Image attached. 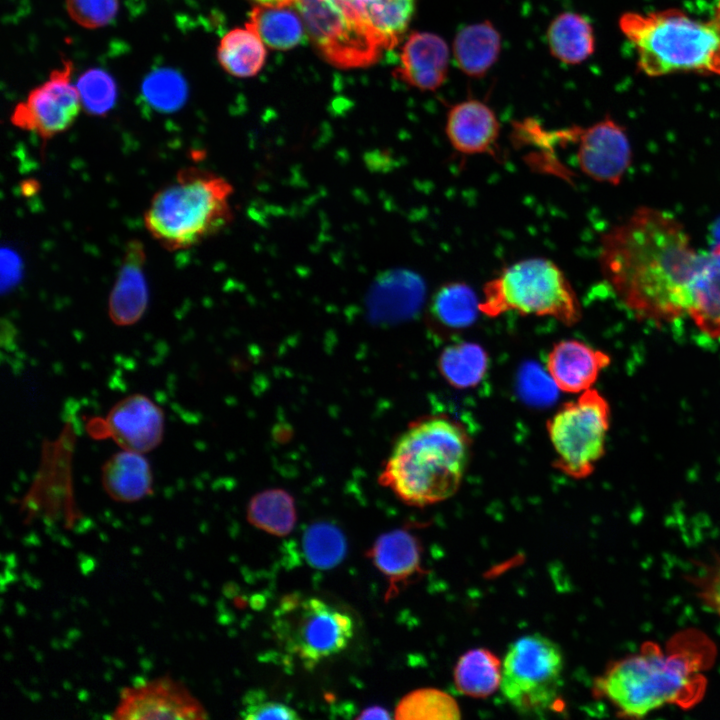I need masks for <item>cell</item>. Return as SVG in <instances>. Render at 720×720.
<instances>
[{
	"label": "cell",
	"mask_w": 720,
	"mask_h": 720,
	"mask_svg": "<svg viewBox=\"0 0 720 720\" xmlns=\"http://www.w3.org/2000/svg\"><path fill=\"white\" fill-rule=\"evenodd\" d=\"M714 651L710 639L697 631L678 634L666 648L646 642L638 652L608 664L594 680L593 694L622 718H643L673 705L689 709L704 696V671Z\"/></svg>",
	"instance_id": "cell-2"
},
{
	"label": "cell",
	"mask_w": 720,
	"mask_h": 720,
	"mask_svg": "<svg viewBox=\"0 0 720 720\" xmlns=\"http://www.w3.org/2000/svg\"><path fill=\"white\" fill-rule=\"evenodd\" d=\"M272 630L282 649L304 668L343 652L355 634L353 617L315 596H283L273 612Z\"/></svg>",
	"instance_id": "cell-7"
},
{
	"label": "cell",
	"mask_w": 720,
	"mask_h": 720,
	"mask_svg": "<svg viewBox=\"0 0 720 720\" xmlns=\"http://www.w3.org/2000/svg\"><path fill=\"white\" fill-rule=\"evenodd\" d=\"M258 5H290L294 4L296 0H251Z\"/></svg>",
	"instance_id": "cell-40"
},
{
	"label": "cell",
	"mask_w": 720,
	"mask_h": 720,
	"mask_svg": "<svg viewBox=\"0 0 720 720\" xmlns=\"http://www.w3.org/2000/svg\"><path fill=\"white\" fill-rule=\"evenodd\" d=\"M416 0H361L366 23L380 37L386 49L395 47L407 30Z\"/></svg>",
	"instance_id": "cell-30"
},
{
	"label": "cell",
	"mask_w": 720,
	"mask_h": 720,
	"mask_svg": "<svg viewBox=\"0 0 720 720\" xmlns=\"http://www.w3.org/2000/svg\"><path fill=\"white\" fill-rule=\"evenodd\" d=\"M711 253L720 256V239L716 242L715 246L713 247V250Z\"/></svg>",
	"instance_id": "cell-41"
},
{
	"label": "cell",
	"mask_w": 720,
	"mask_h": 720,
	"mask_svg": "<svg viewBox=\"0 0 720 720\" xmlns=\"http://www.w3.org/2000/svg\"><path fill=\"white\" fill-rule=\"evenodd\" d=\"M618 24L634 46L637 66L645 75L720 76V37L708 21L669 8L646 14L626 12Z\"/></svg>",
	"instance_id": "cell-5"
},
{
	"label": "cell",
	"mask_w": 720,
	"mask_h": 720,
	"mask_svg": "<svg viewBox=\"0 0 720 720\" xmlns=\"http://www.w3.org/2000/svg\"><path fill=\"white\" fill-rule=\"evenodd\" d=\"M445 134L451 147L461 155H494L500 123L487 103L468 98L449 106Z\"/></svg>",
	"instance_id": "cell-15"
},
{
	"label": "cell",
	"mask_w": 720,
	"mask_h": 720,
	"mask_svg": "<svg viewBox=\"0 0 720 720\" xmlns=\"http://www.w3.org/2000/svg\"><path fill=\"white\" fill-rule=\"evenodd\" d=\"M708 23L720 37V0L716 2L712 12V17L708 20Z\"/></svg>",
	"instance_id": "cell-39"
},
{
	"label": "cell",
	"mask_w": 720,
	"mask_h": 720,
	"mask_svg": "<svg viewBox=\"0 0 720 720\" xmlns=\"http://www.w3.org/2000/svg\"><path fill=\"white\" fill-rule=\"evenodd\" d=\"M502 39L488 20L463 26L452 43V55L457 67L467 76L483 77L500 56Z\"/></svg>",
	"instance_id": "cell-22"
},
{
	"label": "cell",
	"mask_w": 720,
	"mask_h": 720,
	"mask_svg": "<svg viewBox=\"0 0 720 720\" xmlns=\"http://www.w3.org/2000/svg\"><path fill=\"white\" fill-rule=\"evenodd\" d=\"M480 312L498 317L507 312L551 317L566 325L582 317L579 298L564 271L551 259L529 257L513 262L482 289Z\"/></svg>",
	"instance_id": "cell-6"
},
{
	"label": "cell",
	"mask_w": 720,
	"mask_h": 720,
	"mask_svg": "<svg viewBox=\"0 0 720 720\" xmlns=\"http://www.w3.org/2000/svg\"><path fill=\"white\" fill-rule=\"evenodd\" d=\"M291 5H257L250 12L246 26L270 48H294L303 43L307 31L300 13Z\"/></svg>",
	"instance_id": "cell-24"
},
{
	"label": "cell",
	"mask_w": 720,
	"mask_h": 720,
	"mask_svg": "<svg viewBox=\"0 0 720 720\" xmlns=\"http://www.w3.org/2000/svg\"><path fill=\"white\" fill-rule=\"evenodd\" d=\"M142 95L156 111L170 113L183 106L188 96V87L184 77L176 70L159 68L144 79Z\"/></svg>",
	"instance_id": "cell-33"
},
{
	"label": "cell",
	"mask_w": 720,
	"mask_h": 720,
	"mask_svg": "<svg viewBox=\"0 0 720 720\" xmlns=\"http://www.w3.org/2000/svg\"><path fill=\"white\" fill-rule=\"evenodd\" d=\"M240 715L248 720L299 719L297 711L284 703L270 700L260 690H251L243 699Z\"/></svg>",
	"instance_id": "cell-36"
},
{
	"label": "cell",
	"mask_w": 720,
	"mask_h": 720,
	"mask_svg": "<svg viewBox=\"0 0 720 720\" xmlns=\"http://www.w3.org/2000/svg\"><path fill=\"white\" fill-rule=\"evenodd\" d=\"M82 107L90 114L103 116L114 106L117 86L106 71L93 68L85 71L76 83Z\"/></svg>",
	"instance_id": "cell-34"
},
{
	"label": "cell",
	"mask_w": 720,
	"mask_h": 720,
	"mask_svg": "<svg viewBox=\"0 0 720 720\" xmlns=\"http://www.w3.org/2000/svg\"><path fill=\"white\" fill-rule=\"evenodd\" d=\"M110 718L198 720L207 711L182 681L166 674L122 688Z\"/></svg>",
	"instance_id": "cell-13"
},
{
	"label": "cell",
	"mask_w": 720,
	"mask_h": 720,
	"mask_svg": "<svg viewBox=\"0 0 720 720\" xmlns=\"http://www.w3.org/2000/svg\"><path fill=\"white\" fill-rule=\"evenodd\" d=\"M368 557L389 583L386 599L397 594L421 569V546L417 538L404 529L380 535Z\"/></svg>",
	"instance_id": "cell-19"
},
{
	"label": "cell",
	"mask_w": 720,
	"mask_h": 720,
	"mask_svg": "<svg viewBox=\"0 0 720 720\" xmlns=\"http://www.w3.org/2000/svg\"><path fill=\"white\" fill-rule=\"evenodd\" d=\"M247 519L254 527L274 536H286L296 523L294 498L284 489L264 490L248 504Z\"/></svg>",
	"instance_id": "cell-29"
},
{
	"label": "cell",
	"mask_w": 720,
	"mask_h": 720,
	"mask_svg": "<svg viewBox=\"0 0 720 720\" xmlns=\"http://www.w3.org/2000/svg\"><path fill=\"white\" fill-rule=\"evenodd\" d=\"M293 5L311 41L330 64L366 67L376 63L386 49L368 24L331 0H296Z\"/></svg>",
	"instance_id": "cell-10"
},
{
	"label": "cell",
	"mask_w": 720,
	"mask_h": 720,
	"mask_svg": "<svg viewBox=\"0 0 720 720\" xmlns=\"http://www.w3.org/2000/svg\"><path fill=\"white\" fill-rule=\"evenodd\" d=\"M305 561L316 569H331L345 557L347 542L343 532L331 523L310 525L302 535Z\"/></svg>",
	"instance_id": "cell-31"
},
{
	"label": "cell",
	"mask_w": 720,
	"mask_h": 720,
	"mask_svg": "<svg viewBox=\"0 0 720 720\" xmlns=\"http://www.w3.org/2000/svg\"><path fill=\"white\" fill-rule=\"evenodd\" d=\"M471 452L472 438L458 420L446 414L422 416L393 443L379 483L410 506L445 501L460 488Z\"/></svg>",
	"instance_id": "cell-3"
},
{
	"label": "cell",
	"mask_w": 720,
	"mask_h": 720,
	"mask_svg": "<svg viewBox=\"0 0 720 720\" xmlns=\"http://www.w3.org/2000/svg\"><path fill=\"white\" fill-rule=\"evenodd\" d=\"M217 60L229 74L247 78L256 75L266 60V48L259 35L245 25L227 32L217 49Z\"/></svg>",
	"instance_id": "cell-27"
},
{
	"label": "cell",
	"mask_w": 720,
	"mask_h": 720,
	"mask_svg": "<svg viewBox=\"0 0 720 720\" xmlns=\"http://www.w3.org/2000/svg\"><path fill=\"white\" fill-rule=\"evenodd\" d=\"M546 40L551 55L567 65L583 63L595 50L593 27L576 12L566 11L554 17L547 28Z\"/></svg>",
	"instance_id": "cell-23"
},
{
	"label": "cell",
	"mask_w": 720,
	"mask_h": 720,
	"mask_svg": "<svg viewBox=\"0 0 720 720\" xmlns=\"http://www.w3.org/2000/svg\"><path fill=\"white\" fill-rule=\"evenodd\" d=\"M396 719H458L456 700L436 688H420L405 695L395 708Z\"/></svg>",
	"instance_id": "cell-32"
},
{
	"label": "cell",
	"mask_w": 720,
	"mask_h": 720,
	"mask_svg": "<svg viewBox=\"0 0 720 720\" xmlns=\"http://www.w3.org/2000/svg\"><path fill=\"white\" fill-rule=\"evenodd\" d=\"M694 583L699 599L720 617V558L706 566Z\"/></svg>",
	"instance_id": "cell-37"
},
{
	"label": "cell",
	"mask_w": 720,
	"mask_h": 720,
	"mask_svg": "<svg viewBox=\"0 0 720 720\" xmlns=\"http://www.w3.org/2000/svg\"><path fill=\"white\" fill-rule=\"evenodd\" d=\"M610 418L608 401L594 388L562 404L546 423L553 466L573 479L590 476L604 456Z\"/></svg>",
	"instance_id": "cell-9"
},
{
	"label": "cell",
	"mask_w": 720,
	"mask_h": 720,
	"mask_svg": "<svg viewBox=\"0 0 720 720\" xmlns=\"http://www.w3.org/2000/svg\"><path fill=\"white\" fill-rule=\"evenodd\" d=\"M564 658L557 643L538 633L524 635L507 649L500 689L521 715L543 717L557 707Z\"/></svg>",
	"instance_id": "cell-8"
},
{
	"label": "cell",
	"mask_w": 720,
	"mask_h": 720,
	"mask_svg": "<svg viewBox=\"0 0 720 720\" xmlns=\"http://www.w3.org/2000/svg\"><path fill=\"white\" fill-rule=\"evenodd\" d=\"M702 255L671 213L640 206L600 237L601 274L637 318L669 323L687 313Z\"/></svg>",
	"instance_id": "cell-1"
},
{
	"label": "cell",
	"mask_w": 720,
	"mask_h": 720,
	"mask_svg": "<svg viewBox=\"0 0 720 720\" xmlns=\"http://www.w3.org/2000/svg\"><path fill=\"white\" fill-rule=\"evenodd\" d=\"M357 719H390L391 715L388 711L380 706H371L364 709Z\"/></svg>",
	"instance_id": "cell-38"
},
{
	"label": "cell",
	"mask_w": 720,
	"mask_h": 720,
	"mask_svg": "<svg viewBox=\"0 0 720 720\" xmlns=\"http://www.w3.org/2000/svg\"><path fill=\"white\" fill-rule=\"evenodd\" d=\"M164 413L149 397L134 393L116 402L105 417L87 423L97 440L111 438L121 448L138 453L155 449L164 435Z\"/></svg>",
	"instance_id": "cell-14"
},
{
	"label": "cell",
	"mask_w": 720,
	"mask_h": 720,
	"mask_svg": "<svg viewBox=\"0 0 720 720\" xmlns=\"http://www.w3.org/2000/svg\"><path fill=\"white\" fill-rule=\"evenodd\" d=\"M610 356L578 339L555 343L546 357V371L562 392L580 394L593 388L600 373L609 366Z\"/></svg>",
	"instance_id": "cell-16"
},
{
	"label": "cell",
	"mask_w": 720,
	"mask_h": 720,
	"mask_svg": "<svg viewBox=\"0 0 720 720\" xmlns=\"http://www.w3.org/2000/svg\"><path fill=\"white\" fill-rule=\"evenodd\" d=\"M560 142L576 145V162L588 178L619 185L633 161L632 145L626 129L610 116L589 125L558 130Z\"/></svg>",
	"instance_id": "cell-12"
},
{
	"label": "cell",
	"mask_w": 720,
	"mask_h": 720,
	"mask_svg": "<svg viewBox=\"0 0 720 720\" xmlns=\"http://www.w3.org/2000/svg\"><path fill=\"white\" fill-rule=\"evenodd\" d=\"M233 194L223 176L194 166L180 169L153 195L144 213L145 228L168 251L194 247L232 222Z\"/></svg>",
	"instance_id": "cell-4"
},
{
	"label": "cell",
	"mask_w": 720,
	"mask_h": 720,
	"mask_svg": "<svg viewBox=\"0 0 720 720\" xmlns=\"http://www.w3.org/2000/svg\"><path fill=\"white\" fill-rule=\"evenodd\" d=\"M73 70L72 61L62 59L60 67L53 69L45 82L16 104L10 116L11 123L43 140L68 130L82 108L77 86L71 80Z\"/></svg>",
	"instance_id": "cell-11"
},
{
	"label": "cell",
	"mask_w": 720,
	"mask_h": 720,
	"mask_svg": "<svg viewBox=\"0 0 720 720\" xmlns=\"http://www.w3.org/2000/svg\"><path fill=\"white\" fill-rule=\"evenodd\" d=\"M488 354L476 343L447 346L440 354L438 368L448 384L458 389L478 385L488 371Z\"/></svg>",
	"instance_id": "cell-28"
},
{
	"label": "cell",
	"mask_w": 720,
	"mask_h": 720,
	"mask_svg": "<svg viewBox=\"0 0 720 720\" xmlns=\"http://www.w3.org/2000/svg\"><path fill=\"white\" fill-rule=\"evenodd\" d=\"M70 18L78 25L96 29L112 22L119 9L118 0H65Z\"/></svg>",
	"instance_id": "cell-35"
},
{
	"label": "cell",
	"mask_w": 720,
	"mask_h": 720,
	"mask_svg": "<svg viewBox=\"0 0 720 720\" xmlns=\"http://www.w3.org/2000/svg\"><path fill=\"white\" fill-rule=\"evenodd\" d=\"M480 299L465 282L450 281L442 284L432 296L429 315L433 324L444 330L455 331L471 326L480 312Z\"/></svg>",
	"instance_id": "cell-25"
},
{
	"label": "cell",
	"mask_w": 720,
	"mask_h": 720,
	"mask_svg": "<svg viewBox=\"0 0 720 720\" xmlns=\"http://www.w3.org/2000/svg\"><path fill=\"white\" fill-rule=\"evenodd\" d=\"M101 483L114 501L133 503L153 492V475L142 453L125 450L109 457L101 468Z\"/></svg>",
	"instance_id": "cell-20"
},
{
	"label": "cell",
	"mask_w": 720,
	"mask_h": 720,
	"mask_svg": "<svg viewBox=\"0 0 720 720\" xmlns=\"http://www.w3.org/2000/svg\"><path fill=\"white\" fill-rule=\"evenodd\" d=\"M502 664L486 648H474L458 659L453 680L457 690L472 698H487L500 688Z\"/></svg>",
	"instance_id": "cell-26"
},
{
	"label": "cell",
	"mask_w": 720,
	"mask_h": 720,
	"mask_svg": "<svg viewBox=\"0 0 720 720\" xmlns=\"http://www.w3.org/2000/svg\"><path fill=\"white\" fill-rule=\"evenodd\" d=\"M145 260L142 242L129 241L108 300V315L117 326L137 323L147 309L149 293L144 272Z\"/></svg>",
	"instance_id": "cell-18"
},
{
	"label": "cell",
	"mask_w": 720,
	"mask_h": 720,
	"mask_svg": "<svg viewBox=\"0 0 720 720\" xmlns=\"http://www.w3.org/2000/svg\"><path fill=\"white\" fill-rule=\"evenodd\" d=\"M450 51L445 40L431 32L411 33L402 46L395 75L421 91H435L448 74Z\"/></svg>",
	"instance_id": "cell-17"
},
{
	"label": "cell",
	"mask_w": 720,
	"mask_h": 720,
	"mask_svg": "<svg viewBox=\"0 0 720 720\" xmlns=\"http://www.w3.org/2000/svg\"><path fill=\"white\" fill-rule=\"evenodd\" d=\"M686 314L703 334L720 339V256H702L690 285Z\"/></svg>",
	"instance_id": "cell-21"
}]
</instances>
